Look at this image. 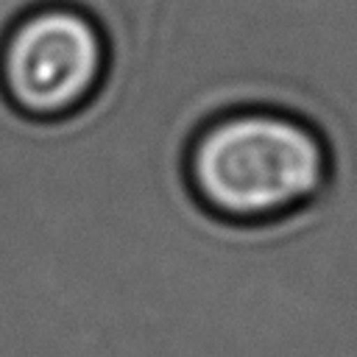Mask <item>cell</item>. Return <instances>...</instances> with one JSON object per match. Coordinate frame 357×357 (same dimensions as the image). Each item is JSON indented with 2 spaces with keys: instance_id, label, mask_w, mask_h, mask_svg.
Returning <instances> with one entry per match:
<instances>
[{
  "instance_id": "cell-2",
  "label": "cell",
  "mask_w": 357,
  "mask_h": 357,
  "mask_svg": "<svg viewBox=\"0 0 357 357\" xmlns=\"http://www.w3.org/2000/svg\"><path fill=\"white\" fill-rule=\"evenodd\" d=\"M109 67V33L78 3L31 6L0 36V95L31 123L84 112L100 95Z\"/></svg>"
},
{
  "instance_id": "cell-1",
  "label": "cell",
  "mask_w": 357,
  "mask_h": 357,
  "mask_svg": "<svg viewBox=\"0 0 357 357\" xmlns=\"http://www.w3.org/2000/svg\"><path fill=\"white\" fill-rule=\"evenodd\" d=\"M181 176L204 215L262 229L326 192L332 148L315 123L287 106L237 103L195 126Z\"/></svg>"
}]
</instances>
